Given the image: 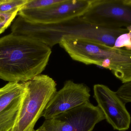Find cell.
Listing matches in <instances>:
<instances>
[{
  "label": "cell",
  "instance_id": "obj_1",
  "mask_svg": "<svg viewBox=\"0 0 131 131\" xmlns=\"http://www.w3.org/2000/svg\"><path fill=\"white\" fill-rule=\"evenodd\" d=\"M51 53L39 40L9 34L0 38V79L27 82L41 74Z\"/></svg>",
  "mask_w": 131,
  "mask_h": 131
},
{
  "label": "cell",
  "instance_id": "obj_2",
  "mask_svg": "<svg viewBox=\"0 0 131 131\" xmlns=\"http://www.w3.org/2000/svg\"><path fill=\"white\" fill-rule=\"evenodd\" d=\"M11 31L14 34L39 40L50 47L59 44L64 37L92 40L113 47L121 34L118 28L92 24L80 17L58 24H41L31 23L18 16L12 24Z\"/></svg>",
  "mask_w": 131,
  "mask_h": 131
},
{
  "label": "cell",
  "instance_id": "obj_3",
  "mask_svg": "<svg viewBox=\"0 0 131 131\" xmlns=\"http://www.w3.org/2000/svg\"><path fill=\"white\" fill-rule=\"evenodd\" d=\"M27 83V91L11 131H34L38 120L57 91L56 82L47 75H37Z\"/></svg>",
  "mask_w": 131,
  "mask_h": 131
},
{
  "label": "cell",
  "instance_id": "obj_4",
  "mask_svg": "<svg viewBox=\"0 0 131 131\" xmlns=\"http://www.w3.org/2000/svg\"><path fill=\"white\" fill-rule=\"evenodd\" d=\"M81 19L108 28L131 26V0H91Z\"/></svg>",
  "mask_w": 131,
  "mask_h": 131
},
{
  "label": "cell",
  "instance_id": "obj_5",
  "mask_svg": "<svg viewBox=\"0 0 131 131\" xmlns=\"http://www.w3.org/2000/svg\"><path fill=\"white\" fill-rule=\"evenodd\" d=\"M105 119L98 106L89 102L45 120L41 127L47 131H92Z\"/></svg>",
  "mask_w": 131,
  "mask_h": 131
},
{
  "label": "cell",
  "instance_id": "obj_6",
  "mask_svg": "<svg viewBox=\"0 0 131 131\" xmlns=\"http://www.w3.org/2000/svg\"><path fill=\"white\" fill-rule=\"evenodd\" d=\"M91 0H63L62 2L40 9L21 8L17 15L31 23L52 24L79 17L88 9Z\"/></svg>",
  "mask_w": 131,
  "mask_h": 131
},
{
  "label": "cell",
  "instance_id": "obj_7",
  "mask_svg": "<svg viewBox=\"0 0 131 131\" xmlns=\"http://www.w3.org/2000/svg\"><path fill=\"white\" fill-rule=\"evenodd\" d=\"M94 98L107 122L114 130L125 131L129 129L131 123L130 113L125 104L116 92L107 86L96 84L94 86Z\"/></svg>",
  "mask_w": 131,
  "mask_h": 131
},
{
  "label": "cell",
  "instance_id": "obj_8",
  "mask_svg": "<svg viewBox=\"0 0 131 131\" xmlns=\"http://www.w3.org/2000/svg\"><path fill=\"white\" fill-rule=\"evenodd\" d=\"M90 90L83 84L68 80L54 95L41 115L45 120L50 119L70 109L90 102Z\"/></svg>",
  "mask_w": 131,
  "mask_h": 131
},
{
  "label": "cell",
  "instance_id": "obj_9",
  "mask_svg": "<svg viewBox=\"0 0 131 131\" xmlns=\"http://www.w3.org/2000/svg\"><path fill=\"white\" fill-rule=\"evenodd\" d=\"M27 91V82H9L0 88V131H11Z\"/></svg>",
  "mask_w": 131,
  "mask_h": 131
},
{
  "label": "cell",
  "instance_id": "obj_10",
  "mask_svg": "<svg viewBox=\"0 0 131 131\" xmlns=\"http://www.w3.org/2000/svg\"><path fill=\"white\" fill-rule=\"evenodd\" d=\"M29 0H0V13L19 11Z\"/></svg>",
  "mask_w": 131,
  "mask_h": 131
},
{
  "label": "cell",
  "instance_id": "obj_11",
  "mask_svg": "<svg viewBox=\"0 0 131 131\" xmlns=\"http://www.w3.org/2000/svg\"><path fill=\"white\" fill-rule=\"evenodd\" d=\"M63 0H29L21 8L25 9H40L48 7L62 2Z\"/></svg>",
  "mask_w": 131,
  "mask_h": 131
},
{
  "label": "cell",
  "instance_id": "obj_12",
  "mask_svg": "<svg viewBox=\"0 0 131 131\" xmlns=\"http://www.w3.org/2000/svg\"><path fill=\"white\" fill-rule=\"evenodd\" d=\"M126 28L128 30V32L118 37L113 47L123 48L131 51V26Z\"/></svg>",
  "mask_w": 131,
  "mask_h": 131
},
{
  "label": "cell",
  "instance_id": "obj_13",
  "mask_svg": "<svg viewBox=\"0 0 131 131\" xmlns=\"http://www.w3.org/2000/svg\"><path fill=\"white\" fill-rule=\"evenodd\" d=\"M19 11L8 13H0V34L10 25Z\"/></svg>",
  "mask_w": 131,
  "mask_h": 131
},
{
  "label": "cell",
  "instance_id": "obj_14",
  "mask_svg": "<svg viewBox=\"0 0 131 131\" xmlns=\"http://www.w3.org/2000/svg\"><path fill=\"white\" fill-rule=\"evenodd\" d=\"M116 92L125 104L131 103V82L123 84Z\"/></svg>",
  "mask_w": 131,
  "mask_h": 131
},
{
  "label": "cell",
  "instance_id": "obj_15",
  "mask_svg": "<svg viewBox=\"0 0 131 131\" xmlns=\"http://www.w3.org/2000/svg\"><path fill=\"white\" fill-rule=\"evenodd\" d=\"M33 131H47L46 130H45L44 128H43L41 127H40V128H38V129H37V130H34Z\"/></svg>",
  "mask_w": 131,
  "mask_h": 131
}]
</instances>
